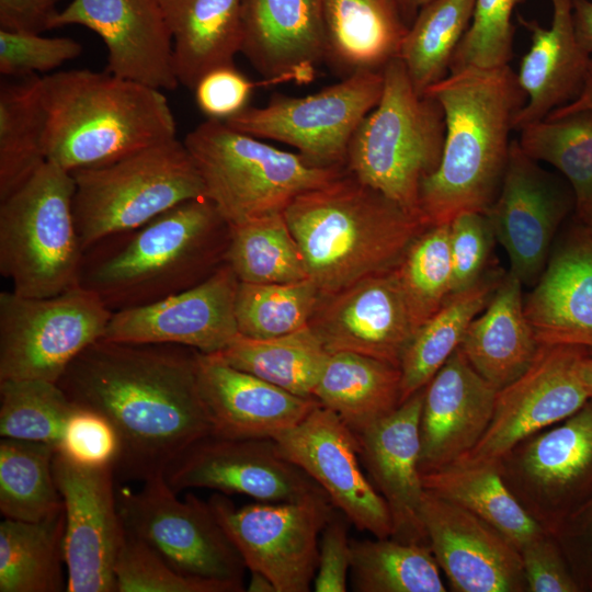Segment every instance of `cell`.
<instances>
[{"instance_id":"cell-1","label":"cell","mask_w":592,"mask_h":592,"mask_svg":"<svg viewBox=\"0 0 592 592\" xmlns=\"http://www.w3.org/2000/svg\"><path fill=\"white\" fill-rule=\"evenodd\" d=\"M197 355L178 344L100 339L58 379L77 407L98 412L114 428L115 477L145 481L164 475L183 451L213 433Z\"/></svg>"},{"instance_id":"cell-2","label":"cell","mask_w":592,"mask_h":592,"mask_svg":"<svg viewBox=\"0 0 592 592\" xmlns=\"http://www.w3.org/2000/svg\"><path fill=\"white\" fill-rule=\"evenodd\" d=\"M442 105L445 139L436 170L420 189L428 224L451 223L467 212L487 213L508 166L515 118L526 102L516 73L505 65L449 72L429 89Z\"/></svg>"},{"instance_id":"cell-3","label":"cell","mask_w":592,"mask_h":592,"mask_svg":"<svg viewBox=\"0 0 592 592\" xmlns=\"http://www.w3.org/2000/svg\"><path fill=\"white\" fill-rule=\"evenodd\" d=\"M230 227L206 197L83 251L78 285L112 311L146 306L206 280L225 262Z\"/></svg>"},{"instance_id":"cell-4","label":"cell","mask_w":592,"mask_h":592,"mask_svg":"<svg viewBox=\"0 0 592 592\" xmlns=\"http://www.w3.org/2000/svg\"><path fill=\"white\" fill-rule=\"evenodd\" d=\"M308 276L321 295L334 294L398 265L429 226L345 172L297 196L283 212Z\"/></svg>"},{"instance_id":"cell-5","label":"cell","mask_w":592,"mask_h":592,"mask_svg":"<svg viewBox=\"0 0 592 592\" xmlns=\"http://www.w3.org/2000/svg\"><path fill=\"white\" fill-rule=\"evenodd\" d=\"M41 92L46 159L70 173L175 138L174 115L161 90L106 70L46 75Z\"/></svg>"},{"instance_id":"cell-6","label":"cell","mask_w":592,"mask_h":592,"mask_svg":"<svg viewBox=\"0 0 592 592\" xmlns=\"http://www.w3.org/2000/svg\"><path fill=\"white\" fill-rule=\"evenodd\" d=\"M383 78L377 105L349 144L345 170L405 209L421 215V184L436 170L443 152L444 111L432 94L415 90L399 57L383 69Z\"/></svg>"},{"instance_id":"cell-7","label":"cell","mask_w":592,"mask_h":592,"mask_svg":"<svg viewBox=\"0 0 592 592\" xmlns=\"http://www.w3.org/2000/svg\"><path fill=\"white\" fill-rule=\"evenodd\" d=\"M201 177L204 196L229 227L283 213L299 195L342 175L298 152L271 146L224 121L206 119L183 140Z\"/></svg>"},{"instance_id":"cell-8","label":"cell","mask_w":592,"mask_h":592,"mask_svg":"<svg viewBox=\"0 0 592 592\" xmlns=\"http://www.w3.org/2000/svg\"><path fill=\"white\" fill-rule=\"evenodd\" d=\"M70 172L46 161L0 201V273L26 297L58 295L78 285L83 255Z\"/></svg>"},{"instance_id":"cell-9","label":"cell","mask_w":592,"mask_h":592,"mask_svg":"<svg viewBox=\"0 0 592 592\" xmlns=\"http://www.w3.org/2000/svg\"><path fill=\"white\" fill-rule=\"evenodd\" d=\"M71 175L73 218L83 251L183 202L205 197L196 167L177 137Z\"/></svg>"},{"instance_id":"cell-10","label":"cell","mask_w":592,"mask_h":592,"mask_svg":"<svg viewBox=\"0 0 592 592\" xmlns=\"http://www.w3.org/2000/svg\"><path fill=\"white\" fill-rule=\"evenodd\" d=\"M116 498L124 530L177 571L244 590L246 563L208 501L193 493L180 500L164 475L145 480L136 492L123 488Z\"/></svg>"},{"instance_id":"cell-11","label":"cell","mask_w":592,"mask_h":592,"mask_svg":"<svg viewBox=\"0 0 592 592\" xmlns=\"http://www.w3.org/2000/svg\"><path fill=\"white\" fill-rule=\"evenodd\" d=\"M113 312L77 285L58 295L0 293V380L57 383L68 365L103 339Z\"/></svg>"},{"instance_id":"cell-12","label":"cell","mask_w":592,"mask_h":592,"mask_svg":"<svg viewBox=\"0 0 592 592\" xmlns=\"http://www.w3.org/2000/svg\"><path fill=\"white\" fill-rule=\"evenodd\" d=\"M383 86V71L361 72L305 96L274 94L265 105H249L224 122L289 145L316 166L343 168L352 136L377 105Z\"/></svg>"},{"instance_id":"cell-13","label":"cell","mask_w":592,"mask_h":592,"mask_svg":"<svg viewBox=\"0 0 592 592\" xmlns=\"http://www.w3.org/2000/svg\"><path fill=\"white\" fill-rule=\"evenodd\" d=\"M496 463L523 509L554 534L592 496V398L570 417L517 443Z\"/></svg>"},{"instance_id":"cell-14","label":"cell","mask_w":592,"mask_h":592,"mask_svg":"<svg viewBox=\"0 0 592 592\" xmlns=\"http://www.w3.org/2000/svg\"><path fill=\"white\" fill-rule=\"evenodd\" d=\"M208 502L250 571L266 576L276 592L310 590L318 567V537L335 513L327 494L237 508L215 493Z\"/></svg>"},{"instance_id":"cell-15","label":"cell","mask_w":592,"mask_h":592,"mask_svg":"<svg viewBox=\"0 0 592 592\" xmlns=\"http://www.w3.org/2000/svg\"><path fill=\"white\" fill-rule=\"evenodd\" d=\"M53 471L65 510L67 592H115L114 566L125 536L114 467L84 466L57 451Z\"/></svg>"},{"instance_id":"cell-16","label":"cell","mask_w":592,"mask_h":592,"mask_svg":"<svg viewBox=\"0 0 592 592\" xmlns=\"http://www.w3.org/2000/svg\"><path fill=\"white\" fill-rule=\"evenodd\" d=\"M174 492L208 488L260 502H294L327 494L270 437L230 439L209 434L183 451L166 469ZM328 496V494H327Z\"/></svg>"},{"instance_id":"cell-17","label":"cell","mask_w":592,"mask_h":592,"mask_svg":"<svg viewBox=\"0 0 592 592\" xmlns=\"http://www.w3.org/2000/svg\"><path fill=\"white\" fill-rule=\"evenodd\" d=\"M273 440L282 455L312 478L357 530L391 537L389 508L361 468L356 434L337 413L318 405Z\"/></svg>"},{"instance_id":"cell-18","label":"cell","mask_w":592,"mask_h":592,"mask_svg":"<svg viewBox=\"0 0 592 592\" xmlns=\"http://www.w3.org/2000/svg\"><path fill=\"white\" fill-rule=\"evenodd\" d=\"M583 356L569 346H540L528 369L498 390L486 433L458 462L496 463L524 439L578 411L590 399L577 374Z\"/></svg>"},{"instance_id":"cell-19","label":"cell","mask_w":592,"mask_h":592,"mask_svg":"<svg viewBox=\"0 0 592 592\" xmlns=\"http://www.w3.org/2000/svg\"><path fill=\"white\" fill-rule=\"evenodd\" d=\"M572 203L574 197L513 139L499 193L486 214L506 252L510 272L523 284L539 278Z\"/></svg>"},{"instance_id":"cell-20","label":"cell","mask_w":592,"mask_h":592,"mask_svg":"<svg viewBox=\"0 0 592 592\" xmlns=\"http://www.w3.org/2000/svg\"><path fill=\"white\" fill-rule=\"evenodd\" d=\"M239 281L225 263L197 285L159 301L113 312L103 339L167 343L213 354L239 333L235 300Z\"/></svg>"},{"instance_id":"cell-21","label":"cell","mask_w":592,"mask_h":592,"mask_svg":"<svg viewBox=\"0 0 592 592\" xmlns=\"http://www.w3.org/2000/svg\"><path fill=\"white\" fill-rule=\"evenodd\" d=\"M420 519L453 591L527 592L520 550L497 528L428 490Z\"/></svg>"},{"instance_id":"cell-22","label":"cell","mask_w":592,"mask_h":592,"mask_svg":"<svg viewBox=\"0 0 592 592\" xmlns=\"http://www.w3.org/2000/svg\"><path fill=\"white\" fill-rule=\"evenodd\" d=\"M66 25L84 26L101 37L110 73L158 90L180 84L157 0H71L53 18L50 30Z\"/></svg>"},{"instance_id":"cell-23","label":"cell","mask_w":592,"mask_h":592,"mask_svg":"<svg viewBox=\"0 0 592 592\" xmlns=\"http://www.w3.org/2000/svg\"><path fill=\"white\" fill-rule=\"evenodd\" d=\"M309 327L329 353H360L397 367L415 332L395 267L321 295Z\"/></svg>"},{"instance_id":"cell-24","label":"cell","mask_w":592,"mask_h":592,"mask_svg":"<svg viewBox=\"0 0 592 592\" xmlns=\"http://www.w3.org/2000/svg\"><path fill=\"white\" fill-rule=\"evenodd\" d=\"M498 389L458 348L424 387L420 417L421 475L466 456L486 433Z\"/></svg>"},{"instance_id":"cell-25","label":"cell","mask_w":592,"mask_h":592,"mask_svg":"<svg viewBox=\"0 0 592 592\" xmlns=\"http://www.w3.org/2000/svg\"><path fill=\"white\" fill-rule=\"evenodd\" d=\"M424 388L391 413L356 434L360 457L392 521L391 538L428 544L420 519L424 494L420 462V417Z\"/></svg>"},{"instance_id":"cell-26","label":"cell","mask_w":592,"mask_h":592,"mask_svg":"<svg viewBox=\"0 0 592 592\" xmlns=\"http://www.w3.org/2000/svg\"><path fill=\"white\" fill-rule=\"evenodd\" d=\"M240 53L274 84L312 81L325 61L323 0H242Z\"/></svg>"},{"instance_id":"cell-27","label":"cell","mask_w":592,"mask_h":592,"mask_svg":"<svg viewBox=\"0 0 592 592\" xmlns=\"http://www.w3.org/2000/svg\"><path fill=\"white\" fill-rule=\"evenodd\" d=\"M197 376L212 434L217 436L273 439L319 405L238 369L216 353L198 352Z\"/></svg>"},{"instance_id":"cell-28","label":"cell","mask_w":592,"mask_h":592,"mask_svg":"<svg viewBox=\"0 0 592 592\" xmlns=\"http://www.w3.org/2000/svg\"><path fill=\"white\" fill-rule=\"evenodd\" d=\"M524 311L540 346L592 356V237L582 225L549 257Z\"/></svg>"},{"instance_id":"cell-29","label":"cell","mask_w":592,"mask_h":592,"mask_svg":"<svg viewBox=\"0 0 592 592\" xmlns=\"http://www.w3.org/2000/svg\"><path fill=\"white\" fill-rule=\"evenodd\" d=\"M550 3L549 27L519 18L531 34V46L516 73L526 95L514 122L516 130L572 102L582 90L592 57L578 43L572 0H550Z\"/></svg>"},{"instance_id":"cell-30","label":"cell","mask_w":592,"mask_h":592,"mask_svg":"<svg viewBox=\"0 0 592 592\" xmlns=\"http://www.w3.org/2000/svg\"><path fill=\"white\" fill-rule=\"evenodd\" d=\"M523 283L508 272L459 345L473 368L498 390L534 362L540 345L524 311Z\"/></svg>"},{"instance_id":"cell-31","label":"cell","mask_w":592,"mask_h":592,"mask_svg":"<svg viewBox=\"0 0 592 592\" xmlns=\"http://www.w3.org/2000/svg\"><path fill=\"white\" fill-rule=\"evenodd\" d=\"M325 61L341 79L380 72L409 25L397 0H323Z\"/></svg>"},{"instance_id":"cell-32","label":"cell","mask_w":592,"mask_h":592,"mask_svg":"<svg viewBox=\"0 0 592 592\" xmlns=\"http://www.w3.org/2000/svg\"><path fill=\"white\" fill-rule=\"evenodd\" d=\"M173 44L178 81L191 90L212 69L235 65L242 0H157Z\"/></svg>"},{"instance_id":"cell-33","label":"cell","mask_w":592,"mask_h":592,"mask_svg":"<svg viewBox=\"0 0 592 592\" xmlns=\"http://www.w3.org/2000/svg\"><path fill=\"white\" fill-rule=\"evenodd\" d=\"M400 368L360 353H330L312 397L360 433L400 405Z\"/></svg>"},{"instance_id":"cell-34","label":"cell","mask_w":592,"mask_h":592,"mask_svg":"<svg viewBox=\"0 0 592 592\" xmlns=\"http://www.w3.org/2000/svg\"><path fill=\"white\" fill-rule=\"evenodd\" d=\"M421 478L425 490L480 517L519 550L545 531L509 490L497 463L458 462Z\"/></svg>"},{"instance_id":"cell-35","label":"cell","mask_w":592,"mask_h":592,"mask_svg":"<svg viewBox=\"0 0 592 592\" xmlns=\"http://www.w3.org/2000/svg\"><path fill=\"white\" fill-rule=\"evenodd\" d=\"M65 510L36 522L4 519L0 523V592L67 590Z\"/></svg>"},{"instance_id":"cell-36","label":"cell","mask_w":592,"mask_h":592,"mask_svg":"<svg viewBox=\"0 0 592 592\" xmlns=\"http://www.w3.org/2000/svg\"><path fill=\"white\" fill-rule=\"evenodd\" d=\"M499 281L500 277H482L470 288L452 294L417 329L400 361V403L424 388L459 348L470 322L486 307Z\"/></svg>"},{"instance_id":"cell-37","label":"cell","mask_w":592,"mask_h":592,"mask_svg":"<svg viewBox=\"0 0 592 592\" xmlns=\"http://www.w3.org/2000/svg\"><path fill=\"white\" fill-rule=\"evenodd\" d=\"M216 354L231 366L304 398H314V388L330 355L309 326L269 339L238 333Z\"/></svg>"},{"instance_id":"cell-38","label":"cell","mask_w":592,"mask_h":592,"mask_svg":"<svg viewBox=\"0 0 592 592\" xmlns=\"http://www.w3.org/2000/svg\"><path fill=\"white\" fill-rule=\"evenodd\" d=\"M41 76L0 84V201L23 185L46 161V115Z\"/></svg>"},{"instance_id":"cell-39","label":"cell","mask_w":592,"mask_h":592,"mask_svg":"<svg viewBox=\"0 0 592 592\" xmlns=\"http://www.w3.org/2000/svg\"><path fill=\"white\" fill-rule=\"evenodd\" d=\"M351 582L357 592H445L428 544L391 537L351 539Z\"/></svg>"},{"instance_id":"cell-40","label":"cell","mask_w":592,"mask_h":592,"mask_svg":"<svg viewBox=\"0 0 592 592\" xmlns=\"http://www.w3.org/2000/svg\"><path fill=\"white\" fill-rule=\"evenodd\" d=\"M475 3L432 0L409 25L399 58L419 93H426L448 75L454 53L470 25Z\"/></svg>"},{"instance_id":"cell-41","label":"cell","mask_w":592,"mask_h":592,"mask_svg":"<svg viewBox=\"0 0 592 592\" xmlns=\"http://www.w3.org/2000/svg\"><path fill=\"white\" fill-rule=\"evenodd\" d=\"M54 445L1 437L0 512L4 519L36 522L64 509L57 488Z\"/></svg>"},{"instance_id":"cell-42","label":"cell","mask_w":592,"mask_h":592,"mask_svg":"<svg viewBox=\"0 0 592 592\" xmlns=\"http://www.w3.org/2000/svg\"><path fill=\"white\" fill-rule=\"evenodd\" d=\"M225 262L242 283H292L309 278L283 213L230 227Z\"/></svg>"},{"instance_id":"cell-43","label":"cell","mask_w":592,"mask_h":592,"mask_svg":"<svg viewBox=\"0 0 592 592\" xmlns=\"http://www.w3.org/2000/svg\"><path fill=\"white\" fill-rule=\"evenodd\" d=\"M519 132V145L528 157L565 175L576 210L592 201V110L546 117Z\"/></svg>"},{"instance_id":"cell-44","label":"cell","mask_w":592,"mask_h":592,"mask_svg":"<svg viewBox=\"0 0 592 592\" xmlns=\"http://www.w3.org/2000/svg\"><path fill=\"white\" fill-rule=\"evenodd\" d=\"M320 299L321 293L310 278L273 284L239 282L235 300L238 331L253 339L295 332L309 326Z\"/></svg>"},{"instance_id":"cell-45","label":"cell","mask_w":592,"mask_h":592,"mask_svg":"<svg viewBox=\"0 0 592 592\" xmlns=\"http://www.w3.org/2000/svg\"><path fill=\"white\" fill-rule=\"evenodd\" d=\"M395 270L417 331L453 294L449 223L422 231Z\"/></svg>"},{"instance_id":"cell-46","label":"cell","mask_w":592,"mask_h":592,"mask_svg":"<svg viewBox=\"0 0 592 592\" xmlns=\"http://www.w3.org/2000/svg\"><path fill=\"white\" fill-rule=\"evenodd\" d=\"M76 408L57 383L0 380V436L47 443L57 449Z\"/></svg>"},{"instance_id":"cell-47","label":"cell","mask_w":592,"mask_h":592,"mask_svg":"<svg viewBox=\"0 0 592 592\" xmlns=\"http://www.w3.org/2000/svg\"><path fill=\"white\" fill-rule=\"evenodd\" d=\"M523 1L476 0L470 25L454 53L449 72L509 65L515 32L512 14Z\"/></svg>"},{"instance_id":"cell-48","label":"cell","mask_w":592,"mask_h":592,"mask_svg":"<svg viewBox=\"0 0 592 592\" xmlns=\"http://www.w3.org/2000/svg\"><path fill=\"white\" fill-rule=\"evenodd\" d=\"M114 574L116 592H236L229 584L180 573L126 531Z\"/></svg>"},{"instance_id":"cell-49","label":"cell","mask_w":592,"mask_h":592,"mask_svg":"<svg viewBox=\"0 0 592 592\" xmlns=\"http://www.w3.org/2000/svg\"><path fill=\"white\" fill-rule=\"evenodd\" d=\"M82 53L70 37L0 30V72L10 78L38 76L76 59Z\"/></svg>"},{"instance_id":"cell-50","label":"cell","mask_w":592,"mask_h":592,"mask_svg":"<svg viewBox=\"0 0 592 592\" xmlns=\"http://www.w3.org/2000/svg\"><path fill=\"white\" fill-rule=\"evenodd\" d=\"M494 240L485 213H462L449 223L453 294L470 288L483 277Z\"/></svg>"},{"instance_id":"cell-51","label":"cell","mask_w":592,"mask_h":592,"mask_svg":"<svg viewBox=\"0 0 592 592\" xmlns=\"http://www.w3.org/2000/svg\"><path fill=\"white\" fill-rule=\"evenodd\" d=\"M57 451L84 466L113 465L118 453V439L103 415L77 407L65 425Z\"/></svg>"},{"instance_id":"cell-52","label":"cell","mask_w":592,"mask_h":592,"mask_svg":"<svg viewBox=\"0 0 592 592\" xmlns=\"http://www.w3.org/2000/svg\"><path fill=\"white\" fill-rule=\"evenodd\" d=\"M274 84L271 80L252 81L235 65L206 72L194 87L195 102L208 119L226 121L249 106L255 87Z\"/></svg>"},{"instance_id":"cell-53","label":"cell","mask_w":592,"mask_h":592,"mask_svg":"<svg viewBox=\"0 0 592 592\" xmlns=\"http://www.w3.org/2000/svg\"><path fill=\"white\" fill-rule=\"evenodd\" d=\"M527 592H582L563 551L544 531L520 549Z\"/></svg>"},{"instance_id":"cell-54","label":"cell","mask_w":592,"mask_h":592,"mask_svg":"<svg viewBox=\"0 0 592 592\" xmlns=\"http://www.w3.org/2000/svg\"><path fill=\"white\" fill-rule=\"evenodd\" d=\"M348 519L337 513L321 532L317 572L312 582L316 592H344L351 569V540Z\"/></svg>"},{"instance_id":"cell-55","label":"cell","mask_w":592,"mask_h":592,"mask_svg":"<svg viewBox=\"0 0 592 592\" xmlns=\"http://www.w3.org/2000/svg\"><path fill=\"white\" fill-rule=\"evenodd\" d=\"M582 592H592V496L553 534Z\"/></svg>"},{"instance_id":"cell-56","label":"cell","mask_w":592,"mask_h":592,"mask_svg":"<svg viewBox=\"0 0 592 592\" xmlns=\"http://www.w3.org/2000/svg\"><path fill=\"white\" fill-rule=\"evenodd\" d=\"M61 0H0L1 30L43 33L50 30Z\"/></svg>"},{"instance_id":"cell-57","label":"cell","mask_w":592,"mask_h":592,"mask_svg":"<svg viewBox=\"0 0 592 592\" xmlns=\"http://www.w3.org/2000/svg\"><path fill=\"white\" fill-rule=\"evenodd\" d=\"M572 14L578 43L592 56V1L572 0Z\"/></svg>"},{"instance_id":"cell-58","label":"cell","mask_w":592,"mask_h":592,"mask_svg":"<svg viewBox=\"0 0 592 592\" xmlns=\"http://www.w3.org/2000/svg\"><path fill=\"white\" fill-rule=\"evenodd\" d=\"M583 110H592V57L579 95L572 102L554 110L547 117H559Z\"/></svg>"},{"instance_id":"cell-59","label":"cell","mask_w":592,"mask_h":592,"mask_svg":"<svg viewBox=\"0 0 592 592\" xmlns=\"http://www.w3.org/2000/svg\"><path fill=\"white\" fill-rule=\"evenodd\" d=\"M577 374L589 398H592V356L580 358L577 365Z\"/></svg>"},{"instance_id":"cell-60","label":"cell","mask_w":592,"mask_h":592,"mask_svg":"<svg viewBox=\"0 0 592 592\" xmlns=\"http://www.w3.org/2000/svg\"><path fill=\"white\" fill-rule=\"evenodd\" d=\"M430 1L432 0H397L402 16L408 25L411 24L421 8Z\"/></svg>"},{"instance_id":"cell-61","label":"cell","mask_w":592,"mask_h":592,"mask_svg":"<svg viewBox=\"0 0 592 592\" xmlns=\"http://www.w3.org/2000/svg\"><path fill=\"white\" fill-rule=\"evenodd\" d=\"M249 592H276L273 582L263 573L251 571V578L247 587Z\"/></svg>"},{"instance_id":"cell-62","label":"cell","mask_w":592,"mask_h":592,"mask_svg":"<svg viewBox=\"0 0 592 592\" xmlns=\"http://www.w3.org/2000/svg\"><path fill=\"white\" fill-rule=\"evenodd\" d=\"M581 225L592 237V201L577 210Z\"/></svg>"}]
</instances>
